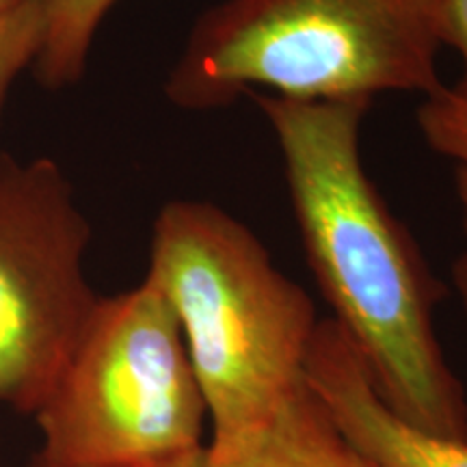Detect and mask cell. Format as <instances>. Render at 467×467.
<instances>
[{
	"mask_svg": "<svg viewBox=\"0 0 467 467\" xmlns=\"http://www.w3.org/2000/svg\"><path fill=\"white\" fill-rule=\"evenodd\" d=\"M418 126L437 154L457 162V192L467 230V102L443 87L424 98L418 109Z\"/></svg>",
	"mask_w": 467,
	"mask_h": 467,
	"instance_id": "obj_9",
	"label": "cell"
},
{
	"mask_svg": "<svg viewBox=\"0 0 467 467\" xmlns=\"http://www.w3.org/2000/svg\"><path fill=\"white\" fill-rule=\"evenodd\" d=\"M35 422L63 467H186L208 407L173 309L154 284L100 296Z\"/></svg>",
	"mask_w": 467,
	"mask_h": 467,
	"instance_id": "obj_4",
	"label": "cell"
},
{
	"mask_svg": "<svg viewBox=\"0 0 467 467\" xmlns=\"http://www.w3.org/2000/svg\"><path fill=\"white\" fill-rule=\"evenodd\" d=\"M275 134L303 247L377 394L424 433L467 443V399L433 309L448 295L361 165L370 102L251 93Z\"/></svg>",
	"mask_w": 467,
	"mask_h": 467,
	"instance_id": "obj_1",
	"label": "cell"
},
{
	"mask_svg": "<svg viewBox=\"0 0 467 467\" xmlns=\"http://www.w3.org/2000/svg\"><path fill=\"white\" fill-rule=\"evenodd\" d=\"M44 26L39 0H25L0 17V117L17 76L37 61L44 44Z\"/></svg>",
	"mask_w": 467,
	"mask_h": 467,
	"instance_id": "obj_10",
	"label": "cell"
},
{
	"mask_svg": "<svg viewBox=\"0 0 467 467\" xmlns=\"http://www.w3.org/2000/svg\"><path fill=\"white\" fill-rule=\"evenodd\" d=\"M306 381L340 433L377 467H467V443L424 433L385 405L334 318L317 327Z\"/></svg>",
	"mask_w": 467,
	"mask_h": 467,
	"instance_id": "obj_6",
	"label": "cell"
},
{
	"mask_svg": "<svg viewBox=\"0 0 467 467\" xmlns=\"http://www.w3.org/2000/svg\"><path fill=\"white\" fill-rule=\"evenodd\" d=\"M25 467H63V465H57V463H52V461H48L44 457V454H35V457L28 461V463L25 465Z\"/></svg>",
	"mask_w": 467,
	"mask_h": 467,
	"instance_id": "obj_13",
	"label": "cell"
},
{
	"mask_svg": "<svg viewBox=\"0 0 467 467\" xmlns=\"http://www.w3.org/2000/svg\"><path fill=\"white\" fill-rule=\"evenodd\" d=\"M25 0H0V17L7 16L9 11H14L17 5H22Z\"/></svg>",
	"mask_w": 467,
	"mask_h": 467,
	"instance_id": "obj_14",
	"label": "cell"
},
{
	"mask_svg": "<svg viewBox=\"0 0 467 467\" xmlns=\"http://www.w3.org/2000/svg\"><path fill=\"white\" fill-rule=\"evenodd\" d=\"M165 296L200 381L210 461L243 454L306 383L318 317L255 234L208 202L161 208L145 275Z\"/></svg>",
	"mask_w": 467,
	"mask_h": 467,
	"instance_id": "obj_2",
	"label": "cell"
},
{
	"mask_svg": "<svg viewBox=\"0 0 467 467\" xmlns=\"http://www.w3.org/2000/svg\"><path fill=\"white\" fill-rule=\"evenodd\" d=\"M186 467H377L340 433L307 381L285 400L265 433L232 461L206 452Z\"/></svg>",
	"mask_w": 467,
	"mask_h": 467,
	"instance_id": "obj_7",
	"label": "cell"
},
{
	"mask_svg": "<svg viewBox=\"0 0 467 467\" xmlns=\"http://www.w3.org/2000/svg\"><path fill=\"white\" fill-rule=\"evenodd\" d=\"M44 11V44L35 61L37 80L63 89L83 78L98 26L115 0H39Z\"/></svg>",
	"mask_w": 467,
	"mask_h": 467,
	"instance_id": "obj_8",
	"label": "cell"
},
{
	"mask_svg": "<svg viewBox=\"0 0 467 467\" xmlns=\"http://www.w3.org/2000/svg\"><path fill=\"white\" fill-rule=\"evenodd\" d=\"M89 221L52 159L0 154V402L33 416L100 296L85 277Z\"/></svg>",
	"mask_w": 467,
	"mask_h": 467,
	"instance_id": "obj_5",
	"label": "cell"
},
{
	"mask_svg": "<svg viewBox=\"0 0 467 467\" xmlns=\"http://www.w3.org/2000/svg\"><path fill=\"white\" fill-rule=\"evenodd\" d=\"M452 282H454V288H457L459 296H461V303H463V307L467 312V254H463L461 258L454 260Z\"/></svg>",
	"mask_w": 467,
	"mask_h": 467,
	"instance_id": "obj_12",
	"label": "cell"
},
{
	"mask_svg": "<svg viewBox=\"0 0 467 467\" xmlns=\"http://www.w3.org/2000/svg\"><path fill=\"white\" fill-rule=\"evenodd\" d=\"M441 0H223L192 28L165 91L221 109L266 93L295 102L443 89Z\"/></svg>",
	"mask_w": 467,
	"mask_h": 467,
	"instance_id": "obj_3",
	"label": "cell"
},
{
	"mask_svg": "<svg viewBox=\"0 0 467 467\" xmlns=\"http://www.w3.org/2000/svg\"><path fill=\"white\" fill-rule=\"evenodd\" d=\"M441 42L463 61V74L452 93L467 102V0H441Z\"/></svg>",
	"mask_w": 467,
	"mask_h": 467,
	"instance_id": "obj_11",
	"label": "cell"
}]
</instances>
